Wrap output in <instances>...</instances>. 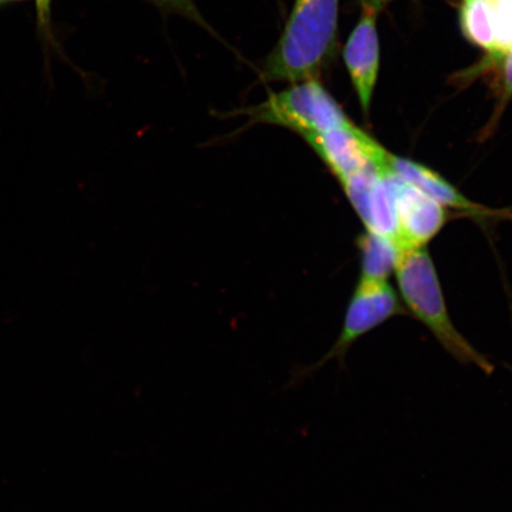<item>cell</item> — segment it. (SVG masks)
I'll use <instances>...</instances> for the list:
<instances>
[{
  "label": "cell",
  "mask_w": 512,
  "mask_h": 512,
  "mask_svg": "<svg viewBox=\"0 0 512 512\" xmlns=\"http://www.w3.org/2000/svg\"><path fill=\"white\" fill-rule=\"evenodd\" d=\"M338 10L339 0H296L261 80L292 85L317 79L335 47Z\"/></svg>",
  "instance_id": "obj_1"
},
{
  "label": "cell",
  "mask_w": 512,
  "mask_h": 512,
  "mask_svg": "<svg viewBox=\"0 0 512 512\" xmlns=\"http://www.w3.org/2000/svg\"><path fill=\"white\" fill-rule=\"evenodd\" d=\"M401 298L408 310L430 330L443 348L463 364H473L486 375L495 367L459 334L448 315L444 293L430 253L425 247L403 253L395 270Z\"/></svg>",
  "instance_id": "obj_2"
},
{
  "label": "cell",
  "mask_w": 512,
  "mask_h": 512,
  "mask_svg": "<svg viewBox=\"0 0 512 512\" xmlns=\"http://www.w3.org/2000/svg\"><path fill=\"white\" fill-rule=\"evenodd\" d=\"M241 113L247 115L249 124L285 127L303 139L355 126L317 79L292 83Z\"/></svg>",
  "instance_id": "obj_3"
},
{
  "label": "cell",
  "mask_w": 512,
  "mask_h": 512,
  "mask_svg": "<svg viewBox=\"0 0 512 512\" xmlns=\"http://www.w3.org/2000/svg\"><path fill=\"white\" fill-rule=\"evenodd\" d=\"M402 312L398 294L387 280L360 279L345 312L341 335L334 347L315 366L297 370L287 388L296 387L307 375H311L332 358H337L343 363L352 344Z\"/></svg>",
  "instance_id": "obj_4"
},
{
  "label": "cell",
  "mask_w": 512,
  "mask_h": 512,
  "mask_svg": "<svg viewBox=\"0 0 512 512\" xmlns=\"http://www.w3.org/2000/svg\"><path fill=\"white\" fill-rule=\"evenodd\" d=\"M304 139L339 183L371 165L387 162L388 151L357 126Z\"/></svg>",
  "instance_id": "obj_5"
},
{
  "label": "cell",
  "mask_w": 512,
  "mask_h": 512,
  "mask_svg": "<svg viewBox=\"0 0 512 512\" xmlns=\"http://www.w3.org/2000/svg\"><path fill=\"white\" fill-rule=\"evenodd\" d=\"M377 12L363 9L344 48V61L364 114L368 115L380 68Z\"/></svg>",
  "instance_id": "obj_6"
},
{
  "label": "cell",
  "mask_w": 512,
  "mask_h": 512,
  "mask_svg": "<svg viewBox=\"0 0 512 512\" xmlns=\"http://www.w3.org/2000/svg\"><path fill=\"white\" fill-rule=\"evenodd\" d=\"M398 239L405 251L426 247L446 223L445 208L396 177Z\"/></svg>",
  "instance_id": "obj_7"
},
{
  "label": "cell",
  "mask_w": 512,
  "mask_h": 512,
  "mask_svg": "<svg viewBox=\"0 0 512 512\" xmlns=\"http://www.w3.org/2000/svg\"><path fill=\"white\" fill-rule=\"evenodd\" d=\"M387 165L389 170L401 181L411 184L412 187L420 190L422 194L430 197L431 200L439 203L444 208L462 210L466 214L475 216L494 214L491 210L484 209L467 200L451 183H448L437 172L426 168L425 165L415 163L411 159L395 156L390 152L387 155Z\"/></svg>",
  "instance_id": "obj_8"
},
{
  "label": "cell",
  "mask_w": 512,
  "mask_h": 512,
  "mask_svg": "<svg viewBox=\"0 0 512 512\" xmlns=\"http://www.w3.org/2000/svg\"><path fill=\"white\" fill-rule=\"evenodd\" d=\"M459 15L460 27L467 40L495 57L503 53L496 6L492 0H463Z\"/></svg>",
  "instance_id": "obj_9"
},
{
  "label": "cell",
  "mask_w": 512,
  "mask_h": 512,
  "mask_svg": "<svg viewBox=\"0 0 512 512\" xmlns=\"http://www.w3.org/2000/svg\"><path fill=\"white\" fill-rule=\"evenodd\" d=\"M361 278L363 280H387L395 272L405 249L399 241L367 232L360 238Z\"/></svg>",
  "instance_id": "obj_10"
},
{
  "label": "cell",
  "mask_w": 512,
  "mask_h": 512,
  "mask_svg": "<svg viewBox=\"0 0 512 512\" xmlns=\"http://www.w3.org/2000/svg\"><path fill=\"white\" fill-rule=\"evenodd\" d=\"M151 2L163 11L181 15L190 19V21L203 25V27H208V24L204 22L200 14V10L197 9L194 0H151Z\"/></svg>",
  "instance_id": "obj_11"
},
{
  "label": "cell",
  "mask_w": 512,
  "mask_h": 512,
  "mask_svg": "<svg viewBox=\"0 0 512 512\" xmlns=\"http://www.w3.org/2000/svg\"><path fill=\"white\" fill-rule=\"evenodd\" d=\"M502 62V104L505 105L512 98V47L505 49L497 56Z\"/></svg>",
  "instance_id": "obj_12"
},
{
  "label": "cell",
  "mask_w": 512,
  "mask_h": 512,
  "mask_svg": "<svg viewBox=\"0 0 512 512\" xmlns=\"http://www.w3.org/2000/svg\"><path fill=\"white\" fill-rule=\"evenodd\" d=\"M53 0H36L38 23L42 31H49L50 6Z\"/></svg>",
  "instance_id": "obj_13"
},
{
  "label": "cell",
  "mask_w": 512,
  "mask_h": 512,
  "mask_svg": "<svg viewBox=\"0 0 512 512\" xmlns=\"http://www.w3.org/2000/svg\"><path fill=\"white\" fill-rule=\"evenodd\" d=\"M392 0H361L362 9L376 11L377 14Z\"/></svg>",
  "instance_id": "obj_14"
},
{
  "label": "cell",
  "mask_w": 512,
  "mask_h": 512,
  "mask_svg": "<svg viewBox=\"0 0 512 512\" xmlns=\"http://www.w3.org/2000/svg\"><path fill=\"white\" fill-rule=\"evenodd\" d=\"M19 2H28V0H0V6L10 4V3H19ZM36 2V0H35Z\"/></svg>",
  "instance_id": "obj_15"
}]
</instances>
